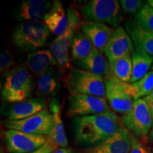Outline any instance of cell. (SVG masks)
<instances>
[{
    "mask_svg": "<svg viewBox=\"0 0 153 153\" xmlns=\"http://www.w3.org/2000/svg\"><path fill=\"white\" fill-rule=\"evenodd\" d=\"M14 65L12 55L8 50H2L0 54V71L1 72H9V69Z\"/></svg>",
    "mask_w": 153,
    "mask_h": 153,
    "instance_id": "30",
    "label": "cell"
},
{
    "mask_svg": "<svg viewBox=\"0 0 153 153\" xmlns=\"http://www.w3.org/2000/svg\"><path fill=\"white\" fill-rule=\"evenodd\" d=\"M121 126L117 115L112 111L73 120L74 139L78 144L92 147L109 138Z\"/></svg>",
    "mask_w": 153,
    "mask_h": 153,
    "instance_id": "1",
    "label": "cell"
},
{
    "mask_svg": "<svg viewBox=\"0 0 153 153\" xmlns=\"http://www.w3.org/2000/svg\"><path fill=\"white\" fill-rule=\"evenodd\" d=\"M26 67L36 76H40L50 68L57 65V62L50 49L39 50L28 55Z\"/></svg>",
    "mask_w": 153,
    "mask_h": 153,
    "instance_id": "18",
    "label": "cell"
},
{
    "mask_svg": "<svg viewBox=\"0 0 153 153\" xmlns=\"http://www.w3.org/2000/svg\"><path fill=\"white\" fill-rule=\"evenodd\" d=\"M58 147L53 142L52 140H51L49 138H48L47 142L45 143V145H43L41 148H39L38 150L34 151L30 153H53L55 152V150Z\"/></svg>",
    "mask_w": 153,
    "mask_h": 153,
    "instance_id": "32",
    "label": "cell"
},
{
    "mask_svg": "<svg viewBox=\"0 0 153 153\" xmlns=\"http://www.w3.org/2000/svg\"><path fill=\"white\" fill-rule=\"evenodd\" d=\"M50 50L57 61L60 73L64 74L68 71L69 72L72 68L69 57V51L62 48L55 40L50 44Z\"/></svg>",
    "mask_w": 153,
    "mask_h": 153,
    "instance_id": "27",
    "label": "cell"
},
{
    "mask_svg": "<svg viewBox=\"0 0 153 153\" xmlns=\"http://www.w3.org/2000/svg\"><path fill=\"white\" fill-rule=\"evenodd\" d=\"M3 123L8 129L48 137L52 133L54 126V118L52 113L45 108L38 114L25 119L19 120L7 119Z\"/></svg>",
    "mask_w": 153,
    "mask_h": 153,
    "instance_id": "7",
    "label": "cell"
},
{
    "mask_svg": "<svg viewBox=\"0 0 153 153\" xmlns=\"http://www.w3.org/2000/svg\"><path fill=\"white\" fill-rule=\"evenodd\" d=\"M144 99V100L145 101V102L147 103L148 106L150 108L151 114L152 115V117H153V91L151 92L150 94L147 97H145Z\"/></svg>",
    "mask_w": 153,
    "mask_h": 153,
    "instance_id": "33",
    "label": "cell"
},
{
    "mask_svg": "<svg viewBox=\"0 0 153 153\" xmlns=\"http://www.w3.org/2000/svg\"><path fill=\"white\" fill-rule=\"evenodd\" d=\"M70 94H87L106 98L104 79L87 70L72 68L65 80Z\"/></svg>",
    "mask_w": 153,
    "mask_h": 153,
    "instance_id": "4",
    "label": "cell"
},
{
    "mask_svg": "<svg viewBox=\"0 0 153 153\" xmlns=\"http://www.w3.org/2000/svg\"><path fill=\"white\" fill-rule=\"evenodd\" d=\"M120 4L123 11L126 14L136 15L138 14L145 5V1L141 0H121Z\"/></svg>",
    "mask_w": 153,
    "mask_h": 153,
    "instance_id": "29",
    "label": "cell"
},
{
    "mask_svg": "<svg viewBox=\"0 0 153 153\" xmlns=\"http://www.w3.org/2000/svg\"><path fill=\"white\" fill-rule=\"evenodd\" d=\"M152 70H153V65H152Z\"/></svg>",
    "mask_w": 153,
    "mask_h": 153,
    "instance_id": "37",
    "label": "cell"
},
{
    "mask_svg": "<svg viewBox=\"0 0 153 153\" xmlns=\"http://www.w3.org/2000/svg\"><path fill=\"white\" fill-rule=\"evenodd\" d=\"M135 21L145 30L153 32V8L145 4L141 11L135 16Z\"/></svg>",
    "mask_w": 153,
    "mask_h": 153,
    "instance_id": "28",
    "label": "cell"
},
{
    "mask_svg": "<svg viewBox=\"0 0 153 153\" xmlns=\"http://www.w3.org/2000/svg\"><path fill=\"white\" fill-rule=\"evenodd\" d=\"M82 14L90 22L116 28L123 21L120 4L116 0H91L82 7Z\"/></svg>",
    "mask_w": 153,
    "mask_h": 153,
    "instance_id": "5",
    "label": "cell"
},
{
    "mask_svg": "<svg viewBox=\"0 0 153 153\" xmlns=\"http://www.w3.org/2000/svg\"><path fill=\"white\" fill-rule=\"evenodd\" d=\"M68 116L82 117L109 111L106 98L87 94H70L68 99Z\"/></svg>",
    "mask_w": 153,
    "mask_h": 153,
    "instance_id": "8",
    "label": "cell"
},
{
    "mask_svg": "<svg viewBox=\"0 0 153 153\" xmlns=\"http://www.w3.org/2000/svg\"><path fill=\"white\" fill-rule=\"evenodd\" d=\"M70 48L72 58L74 60L81 61L91 54L94 46L83 32H78L72 38Z\"/></svg>",
    "mask_w": 153,
    "mask_h": 153,
    "instance_id": "24",
    "label": "cell"
},
{
    "mask_svg": "<svg viewBox=\"0 0 153 153\" xmlns=\"http://www.w3.org/2000/svg\"><path fill=\"white\" fill-rule=\"evenodd\" d=\"M148 138H149V140H150V141H152V142H153V126H152V129H151V131L150 132V134H149Z\"/></svg>",
    "mask_w": 153,
    "mask_h": 153,
    "instance_id": "35",
    "label": "cell"
},
{
    "mask_svg": "<svg viewBox=\"0 0 153 153\" xmlns=\"http://www.w3.org/2000/svg\"><path fill=\"white\" fill-rule=\"evenodd\" d=\"M148 4L153 8V0H149L148 1Z\"/></svg>",
    "mask_w": 153,
    "mask_h": 153,
    "instance_id": "36",
    "label": "cell"
},
{
    "mask_svg": "<svg viewBox=\"0 0 153 153\" xmlns=\"http://www.w3.org/2000/svg\"><path fill=\"white\" fill-rule=\"evenodd\" d=\"M50 110L54 118V126L48 138L59 148H68V140L61 117L60 103L57 99H53L49 104Z\"/></svg>",
    "mask_w": 153,
    "mask_h": 153,
    "instance_id": "21",
    "label": "cell"
},
{
    "mask_svg": "<svg viewBox=\"0 0 153 153\" xmlns=\"http://www.w3.org/2000/svg\"><path fill=\"white\" fill-rule=\"evenodd\" d=\"M60 74L51 68L38 76L36 94L41 97L56 95L61 87Z\"/></svg>",
    "mask_w": 153,
    "mask_h": 153,
    "instance_id": "20",
    "label": "cell"
},
{
    "mask_svg": "<svg viewBox=\"0 0 153 153\" xmlns=\"http://www.w3.org/2000/svg\"><path fill=\"white\" fill-rule=\"evenodd\" d=\"M53 3L43 0H24L15 9L14 17L16 20L25 22L40 21L52 7Z\"/></svg>",
    "mask_w": 153,
    "mask_h": 153,
    "instance_id": "14",
    "label": "cell"
},
{
    "mask_svg": "<svg viewBox=\"0 0 153 153\" xmlns=\"http://www.w3.org/2000/svg\"><path fill=\"white\" fill-rule=\"evenodd\" d=\"M45 101L41 98H32L14 103L1 108V114L11 120H19L27 118L45 109Z\"/></svg>",
    "mask_w": 153,
    "mask_h": 153,
    "instance_id": "13",
    "label": "cell"
},
{
    "mask_svg": "<svg viewBox=\"0 0 153 153\" xmlns=\"http://www.w3.org/2000/svg\"><path fill=\"white\" fill-rule=\"evenodd\" d=\"M130 153H148L143 143L134 135H131V148Z\"/></svg>",
    "mask_w": 153,
    "mask_h": 153,
    "instance_id": "31",
    "label": "cell"
},
{
    "mask_svg": "<svg viewBox=\"0 0 153 153\" xmlns=\"http://www.w3.org/2000/svg\"><path fill=\"white\" fill-rule=\"evenodd\" d=\"M53 153H74L72 148H60Z\"/></svg>",
    "mask_w": 153,
    "mask_h": 153,
    "instance_id": "34",
    "label": "cell"
},
{
    "mask_svg": "<svg viewBox=\"0 0 153 153\" xmlns=\"http://www.w3.org/2000/svg\"><path fill=\"white\" fill-rule=\"evenodd\" d=\"M125 87L134 101L145 98L153 91V70L134 83H125Z\"/></svg>",
    "mask_w": 153,
    "mask_h": 153,
    "instance_id": "25",
    "label": "cell"
},
{
    "mask_svg": "<svg viewBox=\"0 0 153 153\" xmlns=\"http://www.w3.org/2000/svg\"><path fill=\"white\" fill-rule=\"evenodd\" d=\"M113 75L120 81L128 83L131 82L133 70L131 55H127L113 62H109Z\"/></svg>",
    "mask_w": 153,
    "mask_h": 153,
    "instance_id": "26",
    "label": "cell"
},
{
    "mask_svg": "<svg viewBox=\"0 0 153 153\" xmlns=\"http://www.w3.org/2000/svg\"><path fill=\"white\" fill-rule=\"evenodd\" d=\"M34 89L33 76L25 66L19 65L11 69L6 74L1 89V97L7 103L21 102L31 96Z\"/></svg>",
    "mask_w": 153,
    "mask_h": 153,
    "instance_id": "3",
    "label": "cell"
},
{
    "mask_svg": "<svg viewBox=\"0 0 153 153\" xmlns=\"http://www.w3.org/2000/svg\"><path fill=\"white\" fill-rule=\"evenodd\" d=\"M125 29L131 36L135 47L140 48L153 57V32L145 30L135 19L127 21Z\"/></svg>",
    "mask_w": 153,
    "mask_h": 153,
    "instance_id": "19",
    "label": "cell"
},
{
    "mask_svg": "<svg viewBox=\"0 0 153 153\" xmlns=\"http://www.w3.org/2000/svg\"><path fill=\"white\" fill-rule=\"evenodd\" d=\"M131 135L126 128L121 127L113 136L94 146L82 150L81 153H130Z\"/></svg>",
    "mask_w": 153,
    "mask_h": 153,
    "instance_id": "12",
    "label": "cell"
},
{
    "mask_svg": "<svg viewBox=\"0 0 153 153\" xmlns=\"http://www.w3.org/2000/svg\"><path fill=\"white\" fill-rule=\"evenodd\" d=\"M50 30L41 21L22 22L11 35L14 45L22 53H33L46 44Z\"/></svg>",
    "mask_w": 153,
    "mask_h": 153,
    "instance_id": "2",
    "label": "cell"
},
{
    "mask_svg": "<svg viewBox=\"0 0 153 153\" xmlns=\"http://www.w3.org/2000/svg\"><path fill=\"white\" fill-rule=\"evenodd\" d=\"M131 56L133 70L131 84L138 81L148 74L153 62V57L138 48H135Z\"/></svg>",
    "mask_w": 153,
    "mask_h": 153,
    "instance_id": "22",
    "label": "cell"
},
{
    "mask_svg": "<svg viewBox=\"0 0 153 153\" xmlns=\"http://www.w3.org/2000/svg\"><path fill=\"white\" fill-rule=\"evenodd\" d=\"M50 31L60 37L65 33L68 26V16L62 3L59 0L53 2L52 7L43 19Z\"/></svg>",
    "mask_w": 153,
    "mask_h": 153,
    "instance_id": "15",
    "label": "cell"
},
{
    "mask_svg": "<svg viewBox=\"0 0 153 153\" xmlns=\"http://www.w3.org/2000/svg\"><path fill=\"white\" fill-rule=\"evenodd\" d=\"M3 138L9 153H30L45 145L48 137L8 129L3 132Z\"/></svg>",
    "mask_w": 153,
    "mask_h": 153,
    "instance_id": "9",
    "label": "cell"
},
{
    "mask_svg": "<svg viewBox=\"0 0 153 153\" xmlns=\"http://www.w3.org/2000/svg\"><path fill=\"white\" fill-rule=\"evenodd\" d=\"M106 86V99L114 111L125 115L133 108V101L128 94L125 82L115 77L113 74L104 79Z\"/></svg>",
    "mask_w": 153,
    "mask_h": 153,
    "instance_id": "10",
    "label": "cell"
},
{
    "mask_svg": "<svg viewBox=\"0 0 153 153\" xmlns=\"http://www.w3.org/2000/svg\"><path fill=\"white\" fill-rule=\"evenodd\" d=\"M121 122L137 138H148L153 126V117L144 99L134 101L131 111L122 116Z\"/></svg>",
    "mask_w": 153,
    "mask_h": 153,
    "instance_id": "6",
    "label": "cell"
},
{
    "mask_svg": "<svg viewBox=\"0 0 153 153\" xmlns=\"http://www.w3.org/2000/svg\"><path fill=\"white\" fill-rule=\"evenodd\" d=\"M133 40L125 28L119 26L114 30L104 50L107 59L113 62L127 55H131L134 51Z\"/></svg>",
    "mask_w": 153,
    "mask_h": 153,
    "instance_id": "11",
    "label": "cell"
},
{
    "mask_svg": "<svg viewBox=\"0 0 153 153\" xmlns=\"http://www.w3.org/2000/svg\"><path fill=\"white\" fill-rule=\"evenodd\" d=\"M80 28L90 39L94 46L101 53H104L105 48L114 29L107 25L92 22L82 23Z\"/></svg>",
    "mask_w": 153,
    "mask_h": 153,
    "instance_id": "16",
    "label": "cell"
},
{
    "mask_svg": "<svg viewBox=\"0 0 153 153\" xmlns=\"http://www.w3.org/2000/svg\"><path fill=\"white\" fill-rule=\"evenodd\" d=\"M74 65L82 70H87L96 75L101 76L104 79H106L112 74L109 62L106 60L103 55V53L95 47L87 58L81 61L74 62Z\"/></svg>",
    "mask_w": 153,
    "mask_h": 153,
    "instance_id": "17",
    "label": "cell"
},
{
    "mask_svg": "<svg viewBox=\"0 0 153 153\" xmlns=\"http://www.w3.org/2000/svg\"><path fill=\"white\" fill-rule=\"evenodd\" d=\"M68 16V26L66 32L60 37H57L55 41L62 48L69 51V48L71 45L72 38L76 34V31L79 26H81V18L76 8L70 7L67 11Z\"/></svg>",
    "mask_w": 153,
    "mask_h": 153,
    "instance_id": "23",
    "label": "cell"
}]
</instances>
